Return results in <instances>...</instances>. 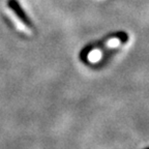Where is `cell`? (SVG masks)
I'll use <instances>...</instances> for the list:
<instances>
[{
  "instance_id": "obj_2",
  "label": "cell",
  "mask_w": 149,
  "mask_h": 149,
  "mask_svg": "<svg viewBox=\"0 0 149 149\" xmlns=\"http://www.w3.org/2000/svg\"><path fill=\"white\" fill-rule=\"evenodd\" d=\"M7 6L14 13L15 16L22 22V24L24 26H26L29 29H33L34 28L33 22L28 17V15L26 14V12L23 9V7L20 5V3L18 2V0H7Z\"/></svg>"
},
{
  "instance_id": "obj_3",
  "label": "cell",
  "mask_w": 149,
  "mask_h": 149,
  "mask_svg": "<svg viewBox=\"0 0 149 149\" xmlns=\"http://www.w3.org/2000/svg\"><path fill=\"white\" fill-rule=\"evenodd\" d=\"M147 149H149V148H147Z\"/></svg>"
},
{
  "instance_id": "obj_1",
  "label": "cell",
  "mask_w": 149,
  "mask_h": 149,
  "mask_svg": "<svg viewBox=\"0 0 149 149\" xmlns=\"http://www.w3.org/2000/svg\"><path fill=\"white\" fill-rule=\"evenodd\" d=\"M112 40H118L121 45H123L127 42L128 35L126 34V32H123V31L111 33V34L105 36L102 40H100V42H95V44H90L87 47H85V48L82 50L81 55H80L81 56V58H85V57H86L91 51H93V50H98V49H100V48H102V47H105L106 45H107L109 42H111Z\"/></svg>"
}]
</instances>
